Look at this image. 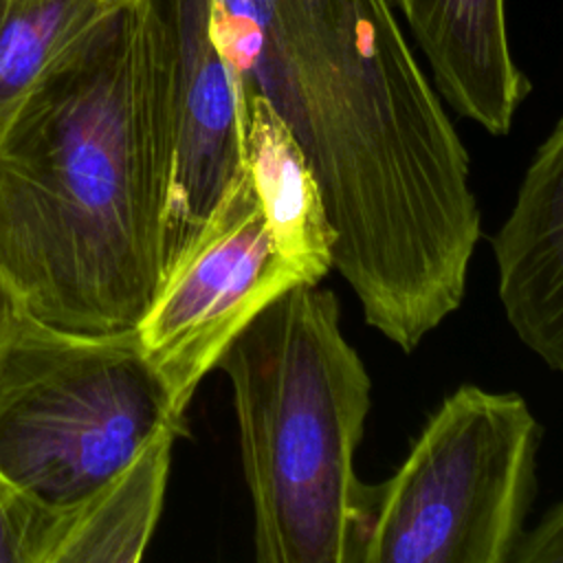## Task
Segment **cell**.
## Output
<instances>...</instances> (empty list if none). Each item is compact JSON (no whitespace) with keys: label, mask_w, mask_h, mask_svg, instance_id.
<instances>
[{"label":"cell","mask_w":563,"mask_h":563,"mask_svg":"<svg viewBox=\"0 0 563 563\" xmlns=\"http://www.w3.org/2000/svg\"><path fill=\"white\" fill-rule=\"evenodd\" d=\"M493 255L508 325L563 374V117L537 147L493 235Z\"/></svg>","instance_id":"ba28073f"},{"label":"cell","mask_w":563,"mask_h":563,"mask_svg":"<svg viewBox=\"0 0 563 563\" xmlns=\"http://www.w3.org/2000/svg\"><path fill=\"white\" fill-rule=\"evenodd\" d=\"M510 563H563V499L526 530Z\"/></svg>","instance_id":"5bb4252c"},{"label":"cell","mask_w":563,"mask_h":563,"mask_svg":"<svg viewBox=\"0 0 563 563\" xmlns=\"http://www.w3.org/2000/svg\"><path fill=\"white\" fill-rule=\"evenodd\" d=\"M172 156L167 84L125 7L0 134V266L29 312L136 328L165 273Z\"/></svg>","instance_id":"7a4b0ae2"},{"label":"cell","mask_w":563,"mask_h":563,"mask_svg":"<svg viewBox=\"0 0 563 563\" xmlns=\"http://www.w3.org/2000/svg\"><path fill=\"white\" fill-rule=\"evenodd\" d=\"M539 444L523 396L460 385L391 477L367 484L358 563H510L537 495Z\"/></svg>","instance_id":"5b68a950"},{"label":"cell","mask_w":563,"mask_h":563,"mask_svg":"<svg viewBox=\"0 0 563 563\" xmlns=\"http://www.w3.org/2000/svg\"><path fill=\"white\" fill-rule=\"evenodd\" d=\"M295 284L306 282L275 246L246 167L136 323L180 416L233 339Z\"/></svg>","instance_id":"8992f818"},{"label":"cell","mask_w":563,"mask_h":563,"mask_svg":"<svg viewBox=\"0 0 563 563\" xmlns=\"http://www.w3.org/2000/svg\"><path fill=\"white\" fill-rule=\"evenodd\" d=\"M44 515L0 473V563H35Z\"/></svg>","instance_id":"4fadbf2b"},{"label":"cell","mask_w":563,"mask_h":563,"mask_svg":"<svg viewBox=\"0 0 563 563\" xmlns=\"http://www.w3.org/2000/svg\"><path fill=\"white\" fill-rule=\"evenodd\" d=\"M244 158L266 227L279 253L306 284H319L334 266L336 233L319 183L290 130L257 95H242Z\"/></svg>","instance_id":"30bf717a"},{"label":"cell","mask_w":563,"mask_h":563,"mask_svg":"<svg viewBox=\"0 0 563 563\" xmlns=\"http://www.w3.org/2000/svg\"><path fill=\"white\" fill-rule=\"evenodd\" d=\"M183 429L136 328L79 332L24 312L0 352V473L59 515Z\"/></svg>","instance_id":"277c9868"},{"label":"cell","mask_w":563,"mask_h":563,"mask_svg":"<svg viewBox=\"0 0 563 563\" xmlns=\"http://www.w3.org/2000/svg\"><path fill=\"white\" fill-rule=\"evenodd\" d=\"M218 367L238 420L257 563H358L367 484L354 453L369 374L341 328L339 299L295 284L233 339Z\"/></svg>","instance_id":"3957f363"},{"label":"cell","mask_w":563,"mask_h":563,"mask_svg":"<svg viewBox=\"0 0 563 563\" xmlns=\"http://www.w3.org/2000/svg\"><path fill=\"white\" fill-rule=\"evenodd\" d=\"M130 0H0V134Z\"/></svg>","instance_id":"7c38bea8"},{"label":"cell","mask_w":563,"mask_h":563,"mask_svg":"<svg viewBox=\"0 0 563 563\" xmlns=\"http://www.w3.org/2000/svg\"><path fill=\"white\" fill-rule=\"evenodd\" d=\"M211 26L240 95L299 143L367 325L416 352L464 299L482 213L391 0H213Z\"/></svg>","instance_id":"6da1fadb"},{"label":"cell","mask_w":563,"mask_h":563,"mask_svg":"<svg viewBox=\"0 0 563 563\" xmlns=\"http://www.w3.org/2000/svg\"><path fill=\"white\" fill-rule=\"evenodd\" d=\"M26 310L29 308H26L22 295L18 292V288L13 286V282L0 266V352L4 350L7 341L11 339L13 330L18 328V323Z\"/></svg>","instance_id":"9a60e30c"},{"label":"cell","mask_w":563,"mask_h":563,"mask_svg":"<svg viewBox=\"0 0 563 563\" xmlns=\"http://www.w3.org/2000/svg\"><path fill=\"white\" fill-rule=\"evenodd\" d=\"M178 433L176 427L165 429L77 508L46 512L35 563H136L158 523Z\"/></svg>","instance_id":"8fae6325"},{"label":"cell","mask_w":563,"mask_h":563,"mask_svg":"<svg viewBox=\"0 0 563 563\" xmlns=\"http://www.w3.org/2000/svg\"><path fill=\"white\" fill-rule=\"evenodd\" d=\"M128 11L136 40L161 66L172 106L167 271L246 169L242 95L213 37V0H130Z\"/></svg>","instance_id":"52a82bcc"},{"label":"cell","mask_w":563,"mask_h":563,"mask_svg":"<svg viewBox=\"0 0 563 563\" xmlns=\"http://www.w3.org/2000/svg\"><path fill=\"white\" fill-rule=\"evenodd\" d=\"M449 106L495 136L510 132L530 95L515 62L506 0H391Z\"/></svg>","instance_id":"9c48e42d"}]
</instances>
